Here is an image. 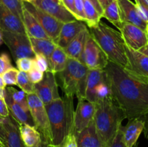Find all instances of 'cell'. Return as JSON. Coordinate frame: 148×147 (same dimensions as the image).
Returning <instances> with one entry per match:
<instances>
[{"label":"cell","mask_w":148,"mask_h":147,"mask_svg":"<svg viewBox=\"0 0 148 147\" xmlns=\"http://www.w3.org/2000/svg\"><path fill=\"white\" fill-rule=\"evenodd\" d=\"M27 74H28V76L30 81L33 84H37L38 82H40L43 79V75H44L43 72L35 69V68H33Z\"/></svg>","instance_id":"obj_40"},{"label":"cell","mask_w":148,"mask_h":147,"mask_svg":"<svg viewBox=\"0 0 148 147\" xmlns=\"http://www.w3.org/2000/svg\"><path fill=\"white\" fill-rule=\"evenodd\" d=\"M75 136L78 147H103L97 133L93 120Z\"/></svg>","instance_id":"obj_22"},{"label":"cell","mask_w":148,"mask_h":147,"mask_svg":"<svg viewBox=\"0 0 148 147\" xmlns=\"http://www.w3.org/2000/svg\"><path fill=\"white\" fill-rule=\"evenodd\" d=\"M0 30L26 34L23 21L0 3Z\"/></svg>","instance_id":"obj_18"},{"label":"cell","mask_w":148,"mask_h":147,"mask_svg":"<svg viewBox=\"0 0 148 147\" xmlns=\"http://www.w3.org/2000/svg\"><path fill=\"white\" fill-rule=\"evenodd\" d=\"M106 78V73L104 69H88L85 92V98L87 100L94 104L95 103V91L98 85Z\"/></svg>","instance_id":"obj_20"},{"label":"cell","mask_w":148,"mask_h":147,"mask_svg":"<svg viewBox=\"0 0 148 147\" xmlns=\"http://www.w3.org/2000/svg\"><path fill=\"white\" fill-rule=\"evenodd\" d=\"M4 89H1V88H0V97H4Z\"/></svg>","instance_id":"obj_53"},{"label":"cell","mask_w":148,"mask_h":147,"mask_svg":"<svg viewBox=\"0 0 148 147\" xmlns=\"http://www.w3.org/2000/svg\"><path fill=\"white\" fill-rule=\"evenodd\" d=\"M147 33L148 35V22H147Z\"/></svg>","instance_id":"obj_57"},{"label":"cell","mask_w":148,"mask_h":147,"mask_svg":"<svg viewBox=\"0 0 148 147\" xmlns=\"http://www.w3.org/2000/svg\"><path fill=\"white\" fill-rule=\"evenodd\" d=\"M11 60L7 53H2L0 55V75H2L6 71L12 68Z\"/></svg>","instance_id":"obj_38"},{"label":"cell","mask_w":148,"mask_h":147,"mask_svg":"<svg viewBox=\"0 0 148 147\" xmlns=\"http://www.w3.org/2000/svg\"><path fill=\"white\" fill-rule=\"evenodd\" d=\"M121 127H122V125L118 130V131L116 132V135H114L113 139L110 141L109 144L106 147H126L124 138H123V133ZM134 147H137V144Z\"/></svg>","instance_id":"obj_37"},{"label":"cell","mask_w":148,"mask_h":147,"mask_svg":"<svg viewBox=\"0 0 148 147\" xmlns=\"http://www.w3.org/2000/svg\"><path fill=\"white\" fill-rule=\"evenodd\" d=\"M4 98L9 108L10 115L18 122V124H27V125L34 126V122H33L30 112L25 110L20 105L16 103L12 99L11 95L6 89V88L4 89Z\"/></svg>","instance_id":"obj_21"},{"label":"cell","mask_w":148,"mask_h":147,"mask_svg":"<svg viewBox=\"0 0 148 147\" xmlns=\"http://www.w3.org/2000/svg\"><path fill=\"white\" fill-rule=\"evenodd\" d=\"M34 93L44 105L61 97L58 91L56 74L49 71L45 72L43 79L38 83L34 84Z\"/></svg>","instance_id":"obj_10"},{"label":"cell","mask_w":148,"mask_h":147,"mask_svg":"<svg viewBox=\"0 0 148 147\" xmlns=\"http://www.w3.org/2000/svg\"><path fill=\"white\" fill-rule=\"evenodd\" d=\"M89 35V30L85 27L69 43L64 49L68 57L79 60Z\"/></svg>","instance_id":"obj_24"},{"label":"cell","mask_w":148,"mask_h":147,"mask_svg":"<svg viewBox=\"0 0 148 147\" xmlns=\"http://www.w3.org/2000/svg\"><path fill=\"white\" fill-rule=\"evenodd\" d=\"M111 96H112V93H111V86H110L109 82H108L106 75V78L98 85L95 91L96 101L106 99Z\"/></svg>","instance_id":"obj_33"},{"label":"cell","mask_w":148,"mask_h":147,"mask_svg":"<svg viewBox=\"0 0 148 147\" xmlns=\"http://www.w3.org/2000/svg\"><path fill=\"white\" fill-rule=\"evenodd\" d=\"M33 4L63 23L77 20L59 0H36Z\"/></svg>","instance_id":"obj_14"},{"label":"cell","mask_w":148,"mask_h":147,"mask_svg":"<svg viewBox=\"0 0 148 147\" xmlns=\"http://www.w3.org/2000/svg\"><path fill=\"white\" fill-rule=\"evenodd\" d=\"M140 118L144 121V130H143V132H144V135L145 138L148 140V112L145 114L144 115H143Z\"/></svg>","instance_id":"obj_45"},{"label":"cell","mask_w":148,"mask_h":147,"mask_svg":"<svg viewBox=\"0 0 148 147\" xmlns=\"http://www.w3.org/2000/svg\"><path fill=\"white\" fill-rule=\"evenodd\" d=\"M45 105L51 133V146H61L68 135L75 133L73 97L64 95Z\"/></svg>","instance_id":"obj_2"},{"label":"cell","mask_w":148,"mask_h":147,"mask_svg":"<svg viewBox=\"0 0 148 147\" xmlns=\"http://www.w3.org/2000/svg\"><path fill=\"white\" fill-rule=\"evenodd\" d=\"M121 22L130 23L147 32V24L140 17L134 3L130 0H117Z\"/></svg>","instance_id":"obj_15"},{"label":"cell","mask_w":148,"mask_h":147,"mask_svg":"<svg viewBox=\"0 0 148 147\" xmlns=\"http://www.w3.org/2000/svg\"><path fill=\"white\" fill-rule=\"evenodd\" d=\"M95 104L87 100L85 97L78 98L77 105L75 110L74 130L75 135H77L88 126L93 120Z\"/></svg>","instance_id":"obj_12"},{"label":"cell","mask_w":148,"mask_h":147,"mask_svg":"<svg viewBox=\"0 0 148 147\" xmlns=\"http://www.w3.org/2000/svg\"><path fill=\"white\" fill-rule=\"evenodd\" d=\"M139 52H140L141 53H143V54L145 55V56H148V43L146 46H145L144 47L142 48L141 49H140V50H138Z\"/></svg>","instance_id":"obj_50"},{"label":"cell","mask_w":148,"mask_h":147,"mask_svg":"<svg viewBox=\"0 0 148 147\" xmlns=\"http://www.w3.org/2000/svg\"><path fill=\"white\" fill-rule=\"evenodd\" d=\"M19 70L16 68L12 67L11 69L6 71L2 75L1 78L3 79L4 84L7 86H12V85H17V79L18 75Z\"/></svg>","instance_id":"obj_34"},{"label":"cell","mask_w":148,"mask_h":147,"mask_svg":"<svg viewBox=\"0 0 148 147\" xmlns=\"http://www.w3.org/2000/svg\"><path fill=\"white\" fill-rule=\"evenodd\" d=\"M29 110L34 126L41 136V140L51 145L50 124L44 104L35 93L27 95Z\"/></svg>","instance_id":"obj_6"},{"label":"cell","mask_w":148,"mask_h":147,"mask_svg":"<svg viewBox=\"0 0 148 147\" xmlns=\"http://www.w3.org/2000/svg\"><path fill=\"white\" fill-rule=\"evenodd\" d=\"M17 85L26 95L34 93V84L30 81L28 74L19 71L17 79Z\"/></svg>","instance_id":"obj_30"},{"label":"cell","mask_w":148,"mask_h":147,"mask_svg":"<svg viewBox=\"0 0 148 147\" xmlns=\"http://www.w3.org/2000/svg\"><path fill=\"white\" fill-rule=\"evenodd\" d=\"M59 147H78L75 133H70L68 135L63 144Z\"/></svg>","instance_id":"obj_42"},{"label":"cell","mask_w":148,"mask_h":147,"mask_svg":"<svg viewBox=\"0 0 148 147\" xmlns=\"http://www.w3.org/2000/svg\"><path fill=\"white\" fill-rule=\"evenodd\" d=\"M67 59L68 56L64 50L56 46L49 59V71L54 74L62 71L66 67Z\"/></svg>","instance_id":"obj_26"},{"label":"cell","mask_w":148,"mask_h":147,"mask_svg":"<svg viewBox=\"0 0 148 147\" xmlns=\"http://www.w3.org/2000/svg\"><path fill=\"white\" fill-rule=\"evenodd\" d=\"M135 3H142L148 6V0H135Z\"/></svg>","instance_id":"obj_52"},{"label":"cell","mask_w":148,"mask_h":147,"mask_svg":"<svg viewBox=\"0 0 148 147\" xmlns=\"http://www.w3.org/2000/svg\"><path fill=\"white\" fill-rule=\"evenodd\" d=\"M84 14H85V22L90 27L97 25L101 22L102 18L101 14L97 11L95 6L88 0H83Z\"/></svg>","instance_id":"obj_28"},{"label":"cell","mask_w":148,"mask_h":147,"mask_svg":"<svg viewBox=\"0 0 148 147\" xmlns=\"http://www.w3.org/2000/svg\"><path fill=\"white\" fill-rule=\"evenodd\" d=\"M0 122L5 131V147H25L20 136L19 124L11 115L6 118H0Z\"/></svg>","instance_id":"obj_16"},{"label":"cell","mask_w":148,"mask_h":147,"mask_svg":"<svg viewBox=\"0 0 148 147\" xmlns=\"http://www.w3.org/2000/svg\"><path fill=\"white\" fill-rule=\"evenodd\" d=\"M4 139H5V131H4V128L3 127L2 124L0 122V140H1V141L3 143L4 145Z\"/></svg>","instance_id":"obj_48"},{"label":"cell","mask_w":148,"mask_h":147,"mask_svg":"<svg viewBox=\"0 0 148 147\" xmlns=\"http://www.w3.org/2000/svg\"><path fill=\"white\" fill-rule=\"evenodd\" d=\"M23 22L27 36L35 38L50 39L36 19L24 7Z\"/></svg>","instance_id":"obj_23"},{"label":"cell","mask_w":148,"mask_h":147,"mask_svg":"<svg viewBox=\"0 0 148 147\" xmlns=\"http://www.w3.org/2000/svg\"><path fill=\"white\" fill-rule=\"evenodd\" d=\"M28 37L34 54L43 55L47 59L48 61H49L51 56L56 47L54 42L50 39L35 38L29 36Z\"/></svg>","instance_id":"obj_25"},{"label":"cell","mask_w":148,"mask_h":147,"mask_svg":"<svg viewBox=\"0 0 148 147\" xmlns=\"http://www.w3.org/2000/svg\"><path fill=\"white\" fill-rule=\"evenodd\" d=\"M2 43H4V42H3L2 33H1V30H0V46H1V45L2 44Z\"/></svg>","instance_id":"obj_55"},{"label":"cell","mask_w":148,"mask_h":147,"mask_svg":"<svg viewBox=\"0 0 148 147\" xmlns=\"http://www.w3.org/2000/svg\"><path fill=\"white\" fill-rule=\"evenodd\" d=\"M79 61L88 69H104L108 63V59L90 34L88 35Z\"/></svg>","instance_id":"obj_8"},{"label":"cell","mask_w":148,"mask_h":147,"mask_svg":"<svg viewBox=\"0 0 148 147\" xmlns=\"http://www.w3.org/2000/svg\"><path fill=\"white\" fill-rule=\"evenodd\" d=\"M34 147H53V146H52L51 144H48V143L45 142L44 141L41 140V141H40V142L39 143L37 146H34Z\"/></svg>","instance_id":"obj_49"},{"label":"cell","mask_w":148,"mask_h":147,"mask_svg":"<svg viewBox=\"0 0 148 147\" xmlns=\"http://www.w3.org/2000/svg\"><path fill=\"white\" fill-rule=\"evenodd\" d=\"M6 89L8 91L12 99L16 103L20 105L25 110H26L27 112H30L28 104H27V95L23 91H19L16 89L15 88L12 87V86H8V87L6 88Z\"/></svg>","instance_id":"obj_31"},{"label":"cell","mask_w":148,"mask_h":147,"mask_svg":"<svg viewBox=\"0 0 148 147\" xmlns=\"http://www.w3.org/2000/svg\"><path fill=\"white\" fill-rule=\"evenodd\" d=\"M23 7L36 19L46 32V35L55 43L64 23L50 14L42 11L33 4L23 2Z\"/></svg>","instance_id":"obj_9"},{"label":"cell","mask_w":148,"mask_h":147,"mask_svg":"<svg viewBox=\"0 0 148 147\" xmlns=\"http://www.w3.org/2000/svg\"><path fill=\"white\" fill-rule=\"evenodd\" d=\"M75 17L77 20L85 22V14H84L83 0H75Z\"/></svg>","instance_id":"obj_39"},{"label":"cell","mask_w":148,"mask_h":147,"mask_svg":"<svg viewBox=\"0 0 148 147\" xmlns=\"http://www.w3.org/2000/svg\"><path fill=\"white\" fill-rule=\"evenodd\" d=\"M33 61H34V66H33V68L40 71L43 72V73H45V72L49 71V61H48L47 59H46L45 56H43V55H35V57L34 59H33Z\"/></svg>","instance_id":"obj_35"},{"label":"cell","mask_w":148,"mask_h":147,"mask_svg":"<svg viewBox=\"0 0 148 147\" xmlns=\"http://www.w3.org/2000/svg\"><path fill=\"white\" fill-rule=\"evenodd\" d=\"M104 70L113 98L124 111L126 118H138L147 113V81L137 77L112 62H108Z\"/></svg>","instance_id":"obj_1"},{"label":"cell","mask_w":148,"mask_h":147,"mask_svg":"<svg viewBox=\"0 0 148 147\" xmlns=\"http://www.w3.org/2000/svg\"><path fill=\"white\" fill-rule=\"evenodd\" d=\"M3 42L9 48L14 61L20 58H33L35 54L27 34L1 30Z\"/></svg>","instance_id":"obj_7"},{"label":"cell","mask_w":148,"mask_h":147,"mask_svg":"<svg viewBox=\"0 0 148 147\" xmlns=\"http://www.w3.org/2000/svg\"><path fill=\"white\" fill-rule=\"evenodd\" d=\"M20 136L25 147H34L41 141V136L34 126L19 124Z\"/></svg>","instance_id":"obj_27"},{"label":"cell","mask_w":148,"mask_h":147,"mask_svg":"<svg viewBox=\"0 0 148 147\" xmlns=\"http://www.w3.org/2000/svg\"><path fill=\"white\" fill-rule=\"evenodd\" d=\"M85 27H87L85 22L80 20H76L64 23L59 32V36L55 41V44L64 49L69 45V43Z\"/></svg>","instance_id":"obj_17"},{"label":"cell","mask_w":148,"mask_h":147,"mask_svg":"<svg viewBox=\"0 0 148 147\" xmlns=\"http://www.w3.org/2000/svg\"><path fill=\"white\" fill-rule=\"evenodd\" d=\"M34 59V58H33ZM32 58H20L15 61L19 71L28 73L30 70L33 68L34 66V61Z\"/></svg>","instance_id":"obj_36"},{"label":"cell","mask_w":148,"mask_h":147,"mask_svg":"<svg viewBox=\"0 0 148 147\" xmlns=\"http://www.w3.org/2000/svg\"><path fill=\"white\" fill-rule=\"evenodd\" d=\"M90 34L106 55L108 61L125 69L127 57L125 43L119 31L112 28L103 22L90 27Z\"/></svg>","instance_id":"obj_4"},{"label":"cell","mask_w":148,"mask_h":147,"mask_svg":"<svg viewBox=\"0 0 148 147\" xmlns=\"http://www.w3.org/2000/svg\"><path fill=\"white\" fill-rule=\"evenodd\" d=\"M23 2H27V3H30V4H33L36 0H21Z\"/></svg>","instance_id":"obj_54"},{"label":"cell","mask_w":148,"mask_h":147,"mask_svg":"<svg viewBox=\"0 0 148 147\" xmlns=\"http://www.w3.org/2000/svg\"><path fill=\"white\" fill-rule=\"evenodd\" d=\"M102 17H104L114 25H115L117 28L120 27L121 22L120 19L119 9L117 0H114L111 3H110L103 12Z\"/></svg>","instance_id":"obj_29"},{"label":"cell","mask_w":148,"mask_h":147,"mask_svg":"<svg viewBox=\"0 0 148 147\" xmlns=\"http://www.w3.org/2000/svg\"><path fill=\"white\" fill-rule=\"evenodd\" d=\"M62 5L72 13L75 17V0H59ZM76 18V17H75Z\"/></svg>","instance_id":"obj_44"},{"label":"cell","mask_w":148,"mask_h":147,"mask_svg":"<svg viewBox=\"0 0 148 147\" xmlns=\"http://www.w3.org/2000/svg\"><path fill=\"white\" fill-rule=\"evenodd\" d=\"M88 1H90V2L92 3L94 6H95V7L96 8L97 11L98 12V13H99V14L101 15V17H102L103 11V10L102 8H101V5H100L99 3H98V0H88Z\"/></svg>","instance_id":"obj_46"},{"label":"cell","mask_w":148,"mask_h":147,"mask_svg":"<svg viewBox=\"0 0 148 147\" xmlns=\"http://www.w3.org/2000/svg\"><path fill=\"white\" fill-rule=\"evenodd\" d=\"M0 3L12 12L23 21V2L21 0H0Z\"/></svg>","instance_id":"obj_32"},{"label":"cell","mask_w":148,"mask_h":147,"mask_svg":"<svg viewBox=\"0 0 148 147\" xmlns=\"http://www.w3.org/2000/svg\"><path fill=\"white\" fill-rule=\"evenodd\" d=\"M0 147H5L4 144H3V143L1 141V140H0Z\"/></svg>","instance_id":"obj_56"},{"label":"cell","mask_w":148,"mask_h":147,"mask_svg":"<svg viewBox=\"0 0 148 147\" xmlns=\"http://www.w3.org/2000/svg\"><path fill=\"white\" fill-rule=\"evenodd\" d=\"M140 17L145 22H148V6L142 3H135Z\"/></svg>","instance_id":"obj_41"},{"label":"cell","mask_w":148,"mask_h":147,"mask_svg":"<svg viewBox=\"0 0 148 147\" xmlns=\"http://www.w3.org/2000/svg\"></svg>","instance_id":"obj_59"},{"label":"cell","mask_w":148,"mask_h":147,"mask_svg":"<svg viewBox=\"0 0 148 147\" xmlns=\"http://www.w3.org/2000/svg\"><path fill=\"white\" fill-rule=\"evenodd\" d=\"M125 118L124 111L112 96L95 102L93 122L103 146L113 139Z\"/></svg>","instance_id":"obj_3"},{"label":"cell","mask_w":148,"mask_h":147,"mask_svg":"<svg viewBox=\"0 0 148 147\" xmlns=\"http://www.w3.org/2000/svg\"><path fill=\"white\" fill-rule=\"evenodd\" d=\"M126 147H134L144 130V121L141 118L129 120L125 126L121 127Z\"/></svg>","instance_id":"obj_19"},{"label":"cell","mask_w":148,"mask_h":147,"mask_svg":"<svg viewBox=\"0 0 148 147\" xmlns=\"http://www.w3.org/2000/svg\"><path fill=\"white\" fill-rule=\"evenodd\" d=\"M127 57V66L126 70L132 74L142 79L148 80V56L138 50H134L125 45Z\"/></svg>","instance_id":"obj_13"},{"label":"cell","mask_w":148,"mask_h":147,"mask_svg":"<svg viewBox=\"0 0 148 147\" xmlns=\"http://www.w3.org/2000/svg\"><path fill=\"white\" fill-rule=\"evenodd\" d=\"M0 88H1V89H5L6 88V85L4 84V82H3V79L1 78V75H0Z\"/></svg>","instance_id":"obj_51"},{"label":"cell","mask_w":148,"mask_h":147,"mask_svg":"<svg viewBox=\"0 0 148 147\" xmlns=\"http://www.w3.org/2000/svg\"><path fill=\"white\" fill-rule=\"evenodd\" d=\"M147 82H148V80H147Z\"/></svg>","instance_id":"obj_58"},{"label":"cell","mask_w":148,"mask_h":147,"mask_svg":"<svg viewBox=\"0 0 148 147\" xmlns=\"http://www.w3.org/2000/svg\"><path fill=\"white\" fill-rule=\"evenodd\" d=\"M10 115L4 98L0 97V118H6Z\"/></svg>","instance_id":"obj_43"},{"label":"cell","mask_w":148,"mask_h":147,"mask_svg":"<svg viewBox=\"0 0 148 147\" xmlns=\"http://www.w3.org/2000/svg\"><path fill=\"white\" fill-rule=\"evenodd\" d=\"M113 1H114V0H98V3H99V4L101 5V8L103 9V10L104 9H105L106 7L110 4V3L112 2Z\"/></svg>","instance_id":"obj_47"},{"label":"cell","mask_w":148,"mask_h":147,"mask_svg":"<svg viewBox=\"0 0 148 147\" xmlns=\"http://www.w3.org/2000/svg\"><path fill=\"white\" fill-rule=\"evenodd\" d=\"M125 45L134 50H139L148 43L147 32L130 23L122 22L119 27Z\"/></svg>","instance_id":"obj_11"},{"label":"cell","mask_w":148,"mask_h":147,"mask_svg":"<svg viewBox=\"0 0 148 147\" xmlns=\"http://www.w3.org/2000/svg\"><path fill=\"white\" fill-rule=\"evenodd\" d=\"M88 68L77 59L68 57L66 67L58 73L60 86L64 95L85 97Z\"/></svg>","instance_id":"obj_5"}]
</instances>
